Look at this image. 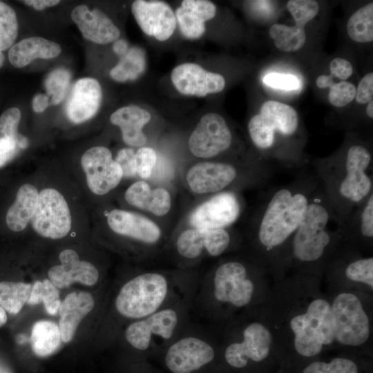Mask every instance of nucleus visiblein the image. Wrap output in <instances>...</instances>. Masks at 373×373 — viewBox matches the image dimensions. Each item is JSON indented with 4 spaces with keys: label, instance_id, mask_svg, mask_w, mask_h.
<instances>
[{
    "label": "nucleus",
    "instance_id": "b1692460",
    "mask_svg": "<svg viewBox=\"0 0 373 373\" xmlns=\"http://www.w3.org/2000/svg\"><path fill=\"white\" fill-rule=\"evenodd\" d=\"M151 119L146 110L135 105L118 108L110 117L111 123L119 126L124 143L131 146H142L146 142L143 128Z\"/></svg>",
    "mask_w": 373,
    "mask_h": 373
},
{
    "label": "nucleus",
    "instance_id": "13d9d810",
    "mask_svg": "<svg viewBox=\"0 0 373 373\" xmlns=\"http://www.w3.org/2000/svg\"><path fill=\"white\" fill-rule=\"evenodd\" d=\"M139 373H160L158 371L155 370L152 366H151L148 362L140 363V367L139 368Z\"/></svg>",
    "mask_w": 373,
    "mask_h": 373
},
{
    "label": "nucleus",
    "instance_id": "bf43d9fd",
    "mask_svg": "<svg viewBox=\"0 0 373 373\" xmlns=\"http://www.w3.org/2000/svg\"><path fill=\"white\" fill-rule=\"evenodd\" d=\"M7 321L6 312L0 306V327L3 326Z\"/></svg>",
    "mask_w": 373,
    "mask_h": 373
},
{
    "label": "nucleus",
    "instance_id": "6e6d98bb",
    "mask_svg": "<svg viewBox=\"0 0 373 373\" xmlns=\"http://www.w3.org/2000/svg\"><path fill=\"white\" fill-rule=\"evenodd\" d=\"M129 48L128 42L122 39L116 40L113 46V51L119 57L124 56L128 50Z\"/></svg>",
    "mask_w": 373,
    "mask_h": 373
},
{
    "label": "nucleus",
    "instance_id": "aec40b11",
    "mask_svg": "<svg viewBox=\"0 0 373 373\" xmlns=\"http://www.w3.org/2000/svg\"><path fill=\"white\" fill-rule=\"evenodd\" d=\"M102 99V90L97 79L90 77L78 79L66 103L68 118L75 124L90 119L97 113Z\"/></svg>",
    "mask_w": 373,
    "mask_h": 373
},
{
    "label": "nucleus",
    "instance_id": "6ab92c4d",
    "mask_svg": "<svg viewBox=\"0 0 373 373\" xmlns=\"http://www.w3.org/2000/svg\"><path fill=\"white\" fill-rule=\"evenodd\" d=\"M61 265L51 267L48 276L57 288H66L74 283L91 286L99 278L97 269L90 262L80 260L76 251L65 249L59 254Z\"/></svg>",
    "mask_w": 373,
    "mask_h": 373
},
{
    "label": "nucleus",
    "instance_id": "a211bd4d",
    "mask_svg": "<svg viewBox=\"0 0 373 373\" xmlns=\"http://www.w3.org/2000/svg\"><path fill=\"white\" fill-rule=\"evenodd\" d=\"M111 229L117 234L132 238L146 246L159 243L162 238L161 228L150 218L122 209H113L107 216Z\"/></svg>",
    "mask_w": 373,
    "mask_h": 373
},
{
    "label": "nucleus",
    "instance_id": "c85d7f7f",
    "mask_svg": "<svg viewBox=\"0 0 373 373\" xmlns=\"http://www.w3.org/2000/svg\"><path fill=\"white\" fill-rule=\"evenodd\" d=\"M290 327L294 334V347L298 355L311 358L321 352L323 345L305 313L294 316Z\"/></svg>",
    "mask_w": 373,
    "mask_h": 373
},
{
    "label": "nucleus",
    "instance_id": "dca6fc26",
    "mask_svg": "<svg viewBox=\"0 0 373 373\" xmlns=\"http://www.w3.org/2000/svg\"><path fill=\"white\" fill-rule=\"evenodd\" d=\"M131 11L142 30L159 41L167 40L175 29V14L164 1L136 0Z\"/></svg>",
    "mask_w": 373,
    "mask_h": 373
},
{
    "label": "nucleus",
    "instance_id": "7ed1b4c3",
    "mask_svg": "<svg viewBox=\"0 0 373 373\" xmlns=\"http://www.w3.org/2000/svg\"><path fill=\"white\" fill-rule=\"evenodd\" d=\"M341 224L319 184L291 240L293 258L304 264L321 260L335 241L343 240Z\"/></svg>",
    "mask_w": 373,
    "mask_h": 373
},
{
    "label": "nucleus",
    "instance_id": "72a5a7b5",
    "mask_svg": "<svg viewBox=\"0 0 373 373\" xmlns=\"http://www.w3.org/2000/svg\"><path fill=\"white\" fill-rule=\"evenodd\" d=\"M349 37L359 43L370 42L373 40V3L357 10L347 23Z\"/></svg>",
    "mask_w": 373,
    "mask_h": 373
},
{
    "label": "nucleus",
    "instance_id": "ea45409f",
    "mask_svg": "<svg viewBox=\"0 0 373 373\" xmlns=\"http://www.w3.org/2000/svg\"><path fill=\"white\" fill-rule=\"evenodd\" d=\"M71 75L66 68H57L47 76L44 85L50 105H57L66 97L70 82Z\"/></svg>",
    "mask_w": 373,
    "mask_h": 373
},
{
    "label": "nucleus",
    "instance_id": "3c124183",
    "mask_svg": "<svg viewBox=\"0 0 373 373\" xmlns=\"http://www.w3.org/2000/svg\"><path fill=\"white\" fill-rule=\"evenodd\" d=\"M356 100L359 104H366L373 99V73L366 74L360 81L355 95Z\"/></svg>",
    "mask_w": 373,
    "mask_h": 373
},
{
    "label": "nucleus",
    "instance_id": "473e14b6",
    "mask_svg": "<svg viewBox=\"0 0 373 373\" xmlns=\"http://www.w3.org/2000/svg\"><path fill=\"white\" fill-rule=\"evenodd\" d=\"M32 285L22 282H0V306L11 314H17L27 303Z\"/></svg>",
    "mask_w": 373,
    "mask_h": 373
},
{
    "label": "nucleus",
    "instance_id": "f257e3e1",
    "mask_svg": "<svg viewBox=\"0 0 373 373\" xmlns=\"http://www.w3.org/2000/svg\"><path fill=\"white\" fill-rule=\"evenodd\" d=\"M318 186L315 173H303L271 192L252 224L254 236L260 247L270 252L291 242Z\"/></svg>",
    "mask_w": 373,
    "mask_h": 373
},
{
    "label": "nucleus",
    "instance_id": "9b49d317",
    "mask_svg": "<svg viewBox=\"0 0 373 373\" xmlns=\"http://www.w3.org/2000/svg\"><path fill=\"white\" fill-rule=\"evenodd\" d=\"M31 220L38 234L52 239L64 237L71 227L70 212L65 198L58 191L50 188L39 193Z\"/></svg>",
    "mask_w": 373,
    "mask_h": 373
},
{
    "label": "nucleus",
    "instance_id": "864d4df0",
    "mask_svg": "<svg viewBox=\"0 0 373 373\" xmlns=\"http://www.w3.org/2000/svg\"><path fill=\"white\" fill-rule=\"evenodd\" d=\"M49 97L46 94L38 93L32 99V109L36 113H42L49 106Z\"/></svg>",
    "mask_w": 373,
    "mask_h": 373
},
{
    "label": "nucleus",
    "instance_id": "f8f14e48",
    "mask_svg": "<svg viewBox=\"0 0 373 373\" xmlns=\"http://www.w3.org/2000/svg\"><path fill=\"white\" fill-rule=\"evenodd\" d=\"M242 211V202L234 191L212 195L199 204L189 216L191 227L197 229H227L233 225Z\"/></svg>",
    "mask_w": 373,
    "mask_h": 373
},
{
    "label": "nucleus",
    "instance_id": "052dcab7",
    "mask_svg": "<svg viewBox=\"0 0 373 373\" xmlns=\"http://www.w3.org/2000/svg\"><path fill=\"white\" fill-rule=\"evenodd\" d=\"M366 113L370 118H373V101L368 102L366 108Z\"/></svg>",
    "mask_w": 373,
    "mask_h": 373
},
{
    "label": "nucleus",
    "instance_id": "a18cd8bd",
    "mask_svg": "<svg viewBox=\"0 0 373 373\" xmlns=\"http://www.w3.org/2000/svg\"><path fill=\"white\" fill-rule=\"evenodd\" d=\"M328 99L334 106L343 107L351 102L356 95L355 86L346 81L334 82L329 86Z\"/></svg>",
    "mask_w": 373,
    "mask_h": 373
},
{
    "label": "nucleus",
    "instance_id": "09e8293b",
    "mask_svg": "<svg viewBox=\"0 0 373 373\" xmlns=\"http://www.w3.org/2000/svg\"><path fill=\"white\" fill-rule=\"evenodd\" d=\"M181 6L198 14L204 22L213 19L216 12L215 4L207 0H184L182 1Z\"/></svg>",
    "mask_w": 373,
    "mask_h": 373
},
{
    "label": "nucleus",
    "instance_id": "393cba45",
    "mask_svg": "<svg viewBox=\"0 0 373 373\" xmlns=\"http://www.w3.org/2000/svg\"><path fill=\"white\" fill-rule=\"evenodd\" d=\"M61 46L40 37H30L14 44L9 50L8 59L16 68L28 65L35 59H52L61 53Z\"/></svg>",
    "mask_w": 373,
    "mask_h": 373
},
{
    "label": "nucleus",
    "instance_id": "6e6552de",
    "mask_svg": "<svg viewBox=\"0 0 373 373\" xmlns=\"http://www.w3.org/2000/svg\"><path fill=\"white\" fill-rule=\"evenodd\" d=\"M159 354L169 373H206L217 367L220 355L207 341L193 335L177 338Z\"/></svg>",
    "mask_w": 373,
    "mask_h": 373
},
{
    "label": "nucleus",
    "instance_id": "f03ea898",
    "mask_svg": "<svg viewBox=\"0 0 373 373\" xmlns=\"http://www.w3.org/2000/svg\"><path fill=\"white\" fill-rule=\"evenodd\" d=\"M372 155L361 144L348 147L340 160L316 164L314 173L341 224L373 193Z\"/></svg>",
    "mask_w": 373,
    "mask_h": 373
},
{
    "label": "nucleus",
    "instance_id": "79ce46f5",
    "mask_svg": "<svg viewBox=\"0 0 373 373\" xmlns=\"http://www.w3.org/2000/svg\"><path fill=\"white\" fill-rule=\"evenodd\" d=\"M175 17L182 34L188 39L200 38L205 32L204 20L195 12L184 7H179Z\"/></svg>",
    "mask_w": 373,
    "mask_h": 373
},
{
    "label": "nucleus",
    "instance_id": "c03bdc74",
    "mask_svg": "<svg viewBox=\"0 0 373 373\" xmlns=\"http://www.w3.org/2000/svg\"><path fill=\"white\" fill-rule=\"evenodd\" d=\"M287 8L293 17L296 25L303 28L307 23L316 17L319 10V6L313 0H290Z\"/></svg>",
    "mask_w": 373,
    "mask_h": 373
},
{
    "label": "nucleus",
    "instance_id": "8fccbe9b",
    "mask_svg": "<svg viewBox=\"0 0 373 373\" xmlns=\"http://www.w3.org/2000/svg\"><path fill=\"white\" fill-rule=\"evenodd\" d=\"M115 160L120 166L123 177L131 178L137 175L135 152L130 148L121 149Z\"/></svg>",
    "mask_w": 373,
    "mask_h": 373
},
{
    "label": "nucleus",
    "instance_id": "7c9ffc66",
    "mask_svg": "<svg viewBox=\"0 0 373 373\" xmlns=\"http://www.w3.org/2000/svg\"><path fill=\"white\" fill-rule=\"evenodd\" d=\"M310 324L318 334L323 345L334 341L331 305L322 298L312 300L305 312Z\"/></svg>",
    "mask_w": 373,
    "mask_h": 373
},
{
    "label": "nucleus",
    "instance_id": "37998d69",
    "mask_svg": "<svg viewBox=\"0 0 373 373\" xmlns=\"http://www.w3.org/2000/svg\"><path fill=\"white\" fill-rule=\"evenodd\" d=\"M350 280L363 283L373 288V258H359L349 262L345 269Z\"/></svg>",
    "mask_w": 373,
    "mask_h": 373
},
{
    "label": "nucleus",
    "instance_id": "680f3d73",
    "mask_svg": "<svg viewBox=\"0 0 373 373\" xmlns=\"http://www.w3.org/2000/svg\"><path fill=\"white\" fill-rule=\"evenodd\" d=\"M0 373H12L6 366L0 363Z\"/></svg>",
    "mask_w": 373,
    "mask_h": 373
},
{
    "label": "nucleus",
    "instance_id": "603ef678",
    "mask_svg": "<svg viewBox=\"0 0 373 373\" xmlns=\"http://www.w3.org/2000/svg\"><path fill=\"white\" fill-rule=\"evenodd\" d=\"M331 75L337 77L342 81L348 79L353 73V67L352 64L341 57H336L332 60L330 65Z\"/></svg>",
    "mask_w": 373,
    "mask_h": 373
},
{
    "label": "nucleus",
    "instance_id": "58836bf2",
    "mask_svg": "<svg viewBox=\"0 0 373 373\" xmlns=\"http://www.w3.org/2000/svg\"><path fill=\"white\" fill-rule=\"evenodd\" d=\"M300 373H361V367L351 358L336 357L329 361H311L302 368Z\"/></svg>",
    "mask_w": 373,
    "mask_h": 373
},
{
    "label": "nucleus",
    "instance_id": "4d7b16f0",
    "mask_svg": "<svg viewBox=\"0 0 373 373\" xmlns=\"http://www.w3.org/2000/svg\"><path fill=\"white\" fill-rule=\"evenodd\" d=\"M333 77L329 75H321L318 76L316 80V84L318 88H329V86L334 83Z\"/></svg>",
    "mask_w": 373,
    "mask_h": 373
},
{
    "label": "nucleus",
    "instance_id": "a878e982",
    "mask_svg": "<svg viewBox=\"0 0 373 373\" xmlns=\"http://www.w3.org/2000/svg\"><path fill=\"white\" fill-rule=\"evenodd\" d=\"M341 225L343 240L372 241L373 193L357 206Z\"/></svg>",
    "mask_w": 373,
    "mask_h": 373
},
{
    "label": "nucleus",
    "instance_id": "5701e85b",
    "mask_svg": "<svg viewBox=\"0 0 373 373\" xmlns=\"http://www.w3.org/2000/svg\"><path fill=\"white\" fill-rule=\"evenodd\" d=\"M94 305L92 295L85 291L71 292L61 302L58 325L63 342L68 343L72 340L79 323L92 311Z\"/></svg>",
    "mask_w": 373,
    "mask_h": 373
},
{
    "label": "nucleus",
    "instance_id": "20e7f679",
    "mask_svg": "<svg viewBox=\"0 0 373 373\" xmlns=\"http://www.w3.org/2000/svg\"><path fill=\"white\" fill-rule=\"evenodd\" d=\"M271 169L261 162L240 166L232 162L211 160L197 162L186 171L189 189L198 195L216 194L225 191L265 183Z\"/></svg>",
    "mask_w": 373,
    "mask_h": 373
},
{
    "label": "nucleus",
    "instance_id": "f704fd0d",
    "mask_svg": "<svg viewBox=\"0 0 373 373\" xmlns=\"http://www.w3.org/2000/svg\"><path fill=\"white\" fill-rule=\"evenodd\" d=\"M269 33L276 47L284 52H293L300 49L306 40L304 28L296 25L288 26L276 23L271 26Z\"/></svg>",
    "mask_w": 373,
    "mask_h": 373
},
{
    "label": "nucleus",
    "instance_id": "e433bc0d",
    "mask_svg": "<svg viewBox=\"0 0 373 373\" xmlns=\"http://www.w3.org/2000/svg\"><path fill=\"white\" fill-rule=\"evenodd\" d=\"M43 303L46 312L50 315H55L61 305L59 293L50 280H37L32 285L28 305H37Z\"/></svg>",
    "mask_w": 373,
    "mask_h": 373
},
{
    "label": "nucleus",
    "instance_id": "bb28decb",
    "mask_svg": "<svg viewBox=\"0 0 373 373\" xmlns=\"http://www.w3.org/2000/svg\"><path fill=\"white\" fill-rule=\"evenodd\" d=\"M39 193L30 184L22 185L18 190L16 199L6 213V224L15 232L23 230L32 219L37 203Z\"/></svg>",
    "mask_w": 373,
    "mask_h": 373
},
{
    "label": "nucleus",
    "instance_id": "a19ab883",
    "mask_svg": "<svg viewBox=\"0 0 373 373\" xmlns=\"http://www.w3.org/2000/svg\"><path fill=\"white\" fill-rule=\"evenodd\" d=\"M20 119L21 111L18 108L6 109L0 116V139L15 140L24 149L28 145V140L18 132Z\"/></svg>",
    "mask_w": 373,
    "mask_h": 373
},
{
    "label": "nucleus",
    "instance_id": "49530a36",
    "mask_svg": "<svg viewBox=\"0 0 373 373\" xmlns=\"http://www.w3.org/2000/svg\"><path fill=\"white\" fill-rule=\"evenodd\" d=\"M137 175L142 179H148L152 175L156 164L157 155L151 147H141L135 152Z\"/></svg>",
    "mask_w": 373,
    "mask_h": 373
},
{
    "label": "nucleus",
    "instance_id": "423d86ee",
    "mask_svg": "<svg viewBox=\"0 0 373 373\" xmlns=\"http://www.w3.org/2000/svg\"><path fill=\"white\" fill-rule=\"evenodd\" d=\"M182 314L180 306L171 303L132 322L125 330V338L135 350L145 353L148 360L150 356L157 353L160 345L163 350L172 342L181 325Z\"/></svg>",
    "mask_w": 373,
    "mask_h": 373
},
{
    "label": "nucleus",
    "instance_id": "39448f33",
    "mask_svg": "<svg viewBox=\"0 0 373 373\" xmlns=\"http://www.w3.org/2000/svg\"><path fill=\"white\" fill-rule=\"evenodd\" d=\"M175 286L170 276L159 271H147L127 281L120 289L115 305L126 318H143L173 300Z\"/></svg>",
    "mask_w": 373,
    "mask_h": 373
},
{
    "label": "nucleus",
    "instance_id": "c9c22d12",
    "mask_svg": "<svg viewBox=\"0 0 373 373\" xmlns=\"http://www.w3.org/2000/svg\"><path fill=\"white\" fill-rule=\"evenodd\" d=\"M18 22L13 8L0 1V68L5 57L3 52L10 48L18 35Z\"/></svg>",
    "mask_w": 373,
    "mask_h": 373
},
{
    "label": "nucleus",
    "instance_id": "4468645a",
    "mask_svg": "<svg viewBox=\"0 0 373 373\" xmlns=\"http://www.w3.org/2000/svg\"><path fill=\"white\" fill-rule=\"evenodd\" d=\"M232 242V234L227 229H197L189 227L176 238L175 247L178 255L186 260H196L204 254L212 257L221 256Z\"/></svg>",
    "mask_w": 373,
    "mask_h": 373
},
{
    "label": "nucleus",
    "instance_id": "cd10ccee",
    "mask_svg": "<svg viewBox=\"0 0 373 373\" xmlns=\"http://www.w3.org/2000/svg\"><path fill=\"white\" fill-rule=\"evenodd\" d=\"M262 115L271 126L276 135L284 137L293 136L298 128V115L296 110L277 101L265 102L260 109Z\"/></svg>",
    "mask_w": 373,
    "mask_h": 373
},
{
    "label": "nucleus",
    "instance_id": "412c9836",
    "mask_svg": "<svg viewBox=\"0 0 373 373\" xmlns=\"http://www.w3.org/2000/svg\"><path fill=\"white\" fill-rule=\"evenodd\" d=\"M71 18L83 37L95 44L115 42L120 36L118 28L98 8L90 10L85 5L77 6L72 11Z\"/></svg>",
    "mask_w": 373,
    "mask_h": 373
},
{
    "label": "nucleus",
    "instance_id": "c756f323",
    "mask_svg": "<svg viewBox=\"0 0 373 373\" xmlns=\"http://www.w3.org/2000/svg\"><path fill=\"white\" fill-rule=\"evenodd\" d=\"M61 342L59 327L55 323L41 320L32 326L30 343L36 355L44 357L53 354Z\"/></svg>",
    "mask_w": 373,
    "mask_h": 373
},
{
    "label": "nucleus",
    "instance_id": "ddd939ff",
    "mask_svg": "<svg viewBox=\"0 0 373 373\" xmlns=\"http://www.w3.org/2000/svg\"><path fill=\"white\" fill-rule=\"evenodd\" d=\"M232 141V133L224 118L216 113H208L192 131L188 147L194 156L209 159L228 151Z\"/></svg>",
    "mask_w": 373,
    "mask_h": 373
},
{
    "label": "nucleus",
    "instance_id": "f3484780",
    "mask_svg": "<svg viewBox=\"0 0 373 373\" xmlns=\"http://www.w3.org/2000/svg\"><path fill=\"white\" fill-rule=\"evenodd\" d=\"M171 77L175 88L186 95L205 97L221 92L225 86L222 75L207 71L194 63L177 66L172 70Z\"/></svg>",
    "mask_w": 373,
    "mask_h": 373
},
{
    "label": "nucleus",
    "instance_id": "2eb2a0df",
    "mask_svg": "<svg viewBox=\"0 0 373 373\" xmlns=\"http://www.w3.org/2000/svg\"><path fill=\"white\" fill-rule=\"evenodd\" d=\"M81 164L86 173L87 184L95 194L102 195L120 182L123 173L113 159L111 151L104 146H94L82 156Z\"/></svg>",
    "mask_w": 373,
    "mask_h": 373
},
{
    "label": "nucleus",
    "instance_id": "4be33fe9",
    "mask_svg": "<svg viewBox=\"0 0 373 373\" xmlns=\"http://www.w3.org/2000/svg\"><path fill=\"white\" fill-rule=\"evenodd\" d=\"M124 198L131 205L158 217L167 214L172 206L169 190L162 186L152 189L144 180L132 184L126 189Z\"/></svg>",
    "mask_w": 373,
    "mask_h": 373
},
{
    "label": "nucleus",
    "instance_id": "1a4fd4ad",
    "mask_svg": "<svg viewBox=\"0 0 373 373\" xmlns=\"http://www.w3.org/2000/svg\"><path fill=\"white\" fill-rule=\"evenodd\" d=\"M331 308L334 341L350 347L360 346L367 341L370 321L356 295L348 292L339 294Z\"/></svg>",
    "mask_w": 373,
    "mask_h": 373
},
{
    "label": "nucleus",
    "instance_id": "0eeeda50",
    "mask_svg": "<svg viewBox=\"0 0 373 373\" xmlns=\"http://www.w3.org/2000/svg\"><path fill=\"white\" fill-rule=\"evenodd\" d=\"M272 337L262 323L254 322L242 332L241 341L231 343L219 356L217 368L227 373H258L271 354Z\"/></svg>",
    "mask_w": 373,
    "mask_h": 373
},
{
    "label": "nucleus",
    "instance_id": "5fc2aeb1",
    "mask_svg": "<svg viewBox=\"0 0 373 373\" xmlns=\"http://www.w3.org/2000/svg\"><path fill=\"white\" fill-rule=\"evenodd\" d=\"M22 1L26 5L32 6L37 10H41L47 7L56 6L60 2L58 0H26Z\"/></svg>",
    "mask_w": 373,
    "mask_h": 373
},
{
    "label": "nucleus",
    "instance_id": "9d476101",
    "mask_svg": "<svg viewBox=\"0 0 373 373\" xmlns=\"http://www.w3.org/2000/svg\"><path fill=\"white\" fill-rule=\"evenodd\" d=\"M249 276L248 268L241 261L230 260L220 263L212 277L213 298L236 307L246 306L254 291V282Z\"/></svg>",
    "mask_w": 373,
    "mask_h": 373
},
{
    "label": "nucleus",
    "instance_id": "4c0bfd02",
    "mask_svg": "<svg viewBox=\"0 0 373 373\" xmlns=\"http://www.w3.org/2000/svg\"><path fill=\"white\" fill-rule=\"evenodd\" d=\"M247 128L251 140L257 149L266 151L274 147L276 140L275 131L259 113L250 119Z\"/></svg>",
    "mask_w": 373,
    "mask_h": 373
},
{
    "label": "nucleus",
    "instance_id": "2f4dec72",
    "mask_svg": "<svg viewBox=\"0 0 373 373\" xmlns=\"http://www.w3.org/2000/svg\"><path fill=\"white\" fill-rule=\"evenodd\" d=\"M146 68L144 51L140 47H130L126 53L120 57L117 64L110 71V76L118 82H125L137 79Z\"/></svg>",
    "mask_w": 373,
    "mask_h": 373
},
{
    "label": "nucleus",
    "instance_id": "de8ad7c7",
    "mask_svg": "<svg viewBox=\"0 0 373 373\" xmlns=\"http://www.w3.org/2000/svg\"><path fill=\"white\" fill-rule=\"evenodd\" d=\"M263 82L268 86L283 90H294L300 86L298 79L289 74L269 73L265 76Z\"/></svg>",
    "mask_w": 373,
    "mask_h": 373
}]
</instances>
